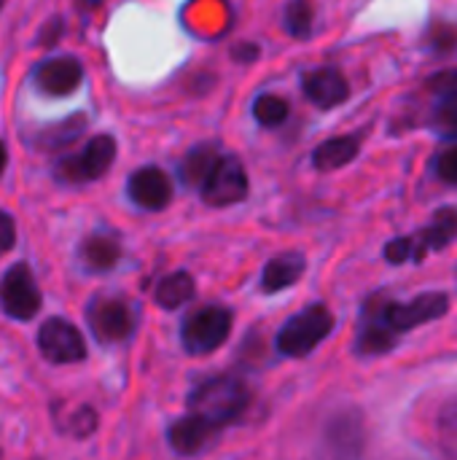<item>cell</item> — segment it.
<instances>
[{
    "mask_svg": "<svg viewBox=\"0 0 457 460\" xmlns=\"http://www.w3.org/2000/svg\"><path fill=\"white\" fill-rule=\"evenodd\" d=\"M59 32H62V22H59V19H54V22H51V30H43V35H40V40H38V43L54 46V43H57V38H59Z\"/></svg>",
    "mask_w": 457,
    "mask_h": 460,
    "instance_id": "obj_28",
    "label": "cell"
},
{
    "mask_svg": "<svg viewBox=\"0 0 457 460\" xmlns=\"http://www.w3.org/2000/svg\"><path fill=\"white\" fill-rule=\"evenodd\" d=\"M116 162V140L110 135H94L78 154H67L54 164L59 183H92L100 181Z\"/></svg>",
    "mask_w": 457,
    "mask_h": 460,
    "instance_id": "obj_7",
    "label": "cell"
},
{
    "mask_svg": "<svg viewBox=\"0 0 457 460\" xmlns=\"http://www.w3.org/2000/svg\"><path fill=\"white\" fill-rule=\"evenodd\" d=\"M423 94L428 100L426 124L444 137H457V67L431 73L423 81Z\"/></svg>",
    "mask_w": 457,
    "mask_h": 460,
    "instance_id": "obj_9",
    "label": "cell"
},
{
    "mask_svg": "<svg viewBox=\"0 0 457 460\" xmlns=\"http://www.w3.org/2000/svg\"><path fill=\"white\" fill-rule=\"evenodd\" d=\"M218 156H221V151H218L215 143H199V146H194V148L183 156V162H180V167H178L180 181H183L189 189H199V183L205 181V175L210 172V167L215 164Z\"/></svg>",
    "mask_w": 457,
    "mask_h": 460,
    "instance_id": "obj_19",
    "label": "cell"
},
{
    "mask_svg": "<svg viewBox=\"0 0 457 460\" xmlns=\"http://www.w3.org/2000/svg\"><path fill=\"white\" fill-rule=\"evenodd\" d=\"M232 310L224 305H202L180 323V345L189 356H207L218 350L232 334Z\"/></svg>",
    "mask_w": 457,
    "mask_h": 460,
    "instance_id": "obj_5",
    "label": "cell"
},
{
    "mask_svg": "<svg viewBox=\"0 0 457 460\" xmlns=\"http://www.w3.org/2000/svg\"><path fill=\"white\" fill-rule=\"evenodd\" d=\"M43 296L27 261H16L0 278V307L11 321H32L40 313Z\"/></svg>",
    "mask_w": 457,
    "mask_h": 460,
    "instance_id": "obj_10",
    "label": "cell"
},
{
    "mask_svg": "<svg viewBox=\"0 0 457 460\" xmlns=\"http://www.w3.org/2000/svg\"><path fill=\"white\" fill-rule=\"evenodd\" d=\"M283 27L291 38L307 40L315 27V5L312 0H288L283 8Z\"/></svg>",
    "mask_w": 457,
    "mask_h": 460,
    "instance_id": "obj_20",
    "label": "cell"
},
{
    "mask_svg": "<svg viewBox=\"0 0 457 460\" xmlns=\"http://www.w3.org/2000/svg\"><path fill=\"white\" fill-rule=\"evenodd\" d=\"M288 113H291L288 102L277 94H259L253 100V119L261 127H280L288 119Z\"/></svg>",
    "mask_w": 457,
    "mask_h": 460,
    "instance_id": "obj_21",
    "label": "cell"
},
{
    "mask_svg": "<svg viewBox=\"0 0 457 460\" xmlns=\"http://www.w3.org/2000/svg\"><path fill=\"white\" fill-rule=\"evenodd\" d=\"M75 3H78V8H81V11H92V8L102 5L105 0H75Z\"/></svg>",
    "mask_w": 457,
    "mask_h": 460,
    "instance_id": "obj_29",
    "label": "cell"
},
{
    "mask_svg": "<svg viewBox=\"0 0 457 460\" xmlns=\"http://www.w3.org/2000/svg\"><path fill=\"white\" fill-rule=\"evenodd\" d=\"M434 172L442 183L447 186H455L457 189V143L455 146H447L436 154L434 159Z\"/></svg>",
    "mask_w": 457,
    "mask_h": 460,
    "instance_id": "obj_25",
    "label": "cell"
},
{
    "mask_svg": "<svg viewBox=\"0 0 457 460\" xmlns=\"http://www.w3.org/2000/svg\"><path fill=\"white\" fill-rule=\"evenodd\" d=\"M248 189L250 183L242 162L232 154H221L199 183V197L210 208H232L248 197Z\"/></svg>",
    "mask_w": 457,
    "mask_h": 460,
    "instance_id": "obj_8",
    "label": "cell"
},
{
    "mask_svg": "<svg viewBox=\"0 0 457 460\" xmlns=\"http://www.w3.org/2000/svg\"><path fill=\"white\" fill-rule=\"evenodd\" d=\"M86 323L100 345H121L135 334L137 307L113 294H97L86 305Z\"/></svg>",
    "mask_w": 457,
    "mask_h": 460,
    "instance_id": "obj_6",
    "label": "cell"
},
{
    "mask_svg": "<svg viewBox=\"0 0 457 460\" xmlns=\"http://www.w3.org/2000/svg\"><path fill=\"white\" fill-rule=\"evenodd\" d=\"M5 164H8V151H5V146H3V140H0V175H3V170H5Z\"/></svg>",
    "mask_w": 457,
    "mask_h": 460,
    "instance_id": "obj_30",
    "label": "cell"
},
{
    "mask_svg": "<svg viewBox=\"0 0 457 460\" xmlns=\"http://www.w3.org/2000/svg\"><path fill=\"white\" fill-rule=\"evenodd\" d=\"M94 429H97V412L92 407H78V410L67 412V423L62 431L75 439H86L94 434Z\"/></svg>",
    "mask_w": 457,
    "mask_h": 460,
    "instance_id": "obj_23",
    "label": "cell"
},
{
    "mask_svg": "<svg viewBox=\"0 0 457 460\" xmlns=\"http://www.w3.org/2000/svg\"><path fill=\"white\" fill-rule=\"evenodd\" d=\"M232 57H234L237 62L250 65V62H256V59L261 57V49H259L256 43H240V46H234V49H232Z\"/></svg>",
    "mask_w": 457,
    "mask_h": 460,
    "instance_id": "obj_27",
    "label": "cell"
},
{
    "mask_svg": "<svg viewBox=\"0 0 457 460\" xmlns=\"http://www.w3.org/2000/svg\"><path fill=\"white\" fill-rule=\"evenodd\" d=\"M83 81V67L75 57H51L32 70V84L46 97H67Z\"/></svg>",
    "mask_w": 457,
    "mask_h": 460,
    "instance_id": "obj_13",
    "label": "cell"
},
{
    "mask_svg": "<svg viewBox=\"0 0 457 460\" xmlns=\"http://www.w3.org/2000/svg\"><path fill=\"white\" fill-rule=\"evenodd\" d=\"M253 391L237 375H215L199 380L186 399V418L202 426L213 439L234 426L250 407Z\"/></svg>",
    "mask_w": 457,
    "mask_h": 460,
    "instance_id": "obj_2",
    "label": "cell"
},
{
    "mask_svg": "<svg viewBox=\"0 0 457 460\" xmlns=\"http://www.w3.org/2000/svg\"><path fill=\"white\" fill-rule=\"evenodd\" d=\"M124 256V248H121V240L116 232H92L86 234L81 243H78V261L86 272L92 275H105V272H113L119 267Z\"/></svg>",
    "mask_w": 457,
    "mask_h": 460,
    "instance_id": "obj_15",
    "label": "cell"
},
{
    "mask_svg": "<svg viewBox=\"0 0 457 460\" xmlns=\"http://www.w3.org/2000/svg\"><path fill=\"white\" fill-rule=\"evenodd\" d=\"M81 124H83V119L75 116L73 121H62V124H57V127H48V129L43 132V137H40V146L59 148V146L70 143V140L81 132Z\"/></svg>",
    "mask_w": 457,
    "mask_h": 460,
    "instance_id": "obj_24",
    "label": "cell"
},
{
    "mask_svg": "<svg viewBox=\"0 0 457 460\" xmlns=\"http://www.w3.org/2000/svg\"><path fill=\"white\" fill-rule=\"evenodd\" d=\"M304 270H307L304 253H299V251L277 253V256H272V259L264 264V272H261V291H264V294H280V291L296 286V283L302 280Z\"/></svg>",
    "mask_w": 457,
    "mask_h": 460,
    "instance_id": "obj_16",
    "label": "cell"
},
{
    "mask_svg": "<svg viewBox=\"0 0 457 460\" xmlns=\"http://www.w3.org/2000/svg\"><path fill=\"white\" fill-rule=\"evenodd\" d=\"M447 307H450V296L442 291H428L409 302H396L391 296L377 294L361 310L356 350L361 356H385L396 348L399 337H404L407 332L444 318Z\"/></svg>",
    "mask_w": 457,
    "mask_h": 460,
    "instance_id": "obj_1",
    "label": "cell"
},
{
    "mask_svg": "<svg viewBox=\"0 0 457 460\" xmlns=\"http://www.w3.org/2000/svg\"><path fill=\"white\" fill-rule=\"evenodd\" d=\"M127 197L140 210L159 213V210H164L172 202V181H170V175L162 167L145 164V167H140V170H135L129 175Z\"/></svg>",
    "mask_w": 457,
    "mask_h": 460,
    "instance_id": "obj_12",
    "label": "cell"
},
{
    "mask_svg": "<svg viewBox=\"0 0 457 460\" xmlns=\"http://www.w3.org/2000/svg\"><path fill=\"white\" fill-rule=\"evenodd\" d=\"M38 350L48 364H81L86 358L83 334L65 318H46L38 329Z\"/></svg>",
    "mask_w": 457,
    "mask_h": 460,
    "instance_id": "obj_11",
    "label": "cell"
},
{
    "mask_svg": "<svg viewBox=\"0 0 457 460\" xmlns=\"http://www.w3.org/2000/svg\"><path fill=\"white\" fill-rule=\"evenodd\" d=\"M197 294L194 278L183 270L164 275L156 286H154V302L162 310H180L183 305H189Z\"/></svg>",
    "mask_w": 457,
    "mask_h": 460,
    "instance_id": "obj_18",
    "label": "cell"
},
{
    "mask_svg": "<svg viewBox=\"0 0 457 460\" xmlns=\"http://www.w3.org/2000/svg\"><path fill=\"white\" fill-rule=\"evenodd\" d=\"M16 245V224H13V216L0 210V259Z\"/></svg>",
    "mask_w": 457,
    "mask_h": 460,
    "instance_id": "obj_26",
    "label": "cell"
},
{
    "mask_svg": "<svg viewBox=\"0 0 457 460\" xmlns=\"http://www.w3.org/2000/svg\"><path fill=\"white\" fill-rule=\"evenodd\" d=\"M457 237V208H439L431 221L409 234V237H396L385 245V261L391 264H407L415 261L420 264L423 259H428V253L434 251H444Z\"/></svg>",
    "mask_w": 457,
    "mask_h": 460,
    "instance_id": "obj_3",
    "label": "cell"
},
{
    "mask_svg": "<svg viewBox=\"0 0 457 460\" xmlns=\"http://www.w3.org/2000/svg\"><path fill=\"white\" fill-rule=\"evenodd\" d=\"M334 332V313L326 305H307L302 313L288 318L277 332L275 348L286 358H304L310 356L329 334Z\"/></svg>",
    "mask_w": 457,
    "mask_h": 460,
    "instance_id": "obj_4",
    "label": "cell"
},
{
    "mask_svg": "<svg viewBox=\"0 0 457 460\" xmlns=\"http://www.w3.org/2000/svg\"><path fill=\"white\" fill-rule=\"evenodd\" d=\"M423 46L434 54H450L457 49V27L450 22H431L423 35Z\"/></svg>",
    "mask_w": 457,
    "mask_h": 460,
    "instance_id": "obj_22",
    "label": "cell"
},
{
    "mask_svg": "<svg viewBox=\"0 0 457 460\" xmlns=\"http://www.w3.org/2000/svg\"><path fill=\"white\" fill-rule=\"evenodd\" d=\"M302 92L304 97L321 108V111H331L337 105H342L350 97V84L345 78V73L339 67H315L307 70L302 75Z\"/></svg>",
    "mask_w": 457,
    "mask_h": 460,
    "instance_id": "obj_14",
    "label": "cell"
},
{
    "mask_svg": "<svg viewBox=\"0 0 457 460\" xmlns=\"http://www.w3.org/2000/svg\"><path fill=\"white\" fill-rule=\"evenodd\" d=\"M3 5H5V0H0V8H3Z\"/></svg>",
    "mask_w": 457,
    "mask_h": 460,
    "instance_id": "obj_31",
    "label": "cell"
},
{
    "mask_svg": "<svg viewBox=\"0 0 457 460\" xmlns=\"http://www.w3.org/2000/svg\"><path fill=\"white\" fill-rule=\"evenodd\" d=\"M361 154V137L358 135H337L323 140L312 151V167L321 172H334L347 167Z\"/></svg>",
    "mask_w": 457,
    "mask_h": 460,
    "instance_id": "obj_17",
    "label": "cell"
}]
</instances>
